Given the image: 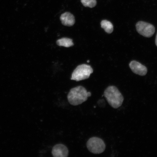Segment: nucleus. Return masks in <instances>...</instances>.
Returning a JSON list of instances; mask_svg holds the SVG:
<instances>
[{
  "mask_svg": "<svg viewBox=\"0 0 157 157\" xmlns=\"http://www.w3.org/2000/svg\"><path fill=\"white\" fill-rule=\"evenodd\" d=\"M91 95V93L87 92L85 88L83 86H78L70 90L67 98L71 105H78L87 101L88 98Z\"/></svg>",
  "mask_w": 157,
  "mask_h": 157,
  "instance_id": "nucleus-1",
  "label": "nucleus"
},
{
  "mask_svg": "<svg viewBox=\"0 0 157 157\" xmlns=\"http://www.w3.org/2000/svg\"><path fill=\"white\" fill-rule=\"evenodd\" d=\"M104 96L109 105L114 109L120 107L124 101L123 96L115 86H109L104 92Z\"/></svg>",
  "mask_w": 157,
  "mask_h": 157,
  "instance_id": "nucleus-2",
  "label": "nucleus"
},
{
  "mask_svg": "<svg viewBox=\"0 0 157 157\" xmlns=\"http://www.w3.org/2000/svg\"><path fill=\"white\" fill-rule=\"evenodd\" d=\"M93 72V69L90 66L86 64L80 65L74 70L71 79L76 81L87 79Z\"/></svg>",
  "mask_w": 157,
  "mask_h": 157,
  "instance_id": "nucleus-3",
  "label": "nucleus"
},
{
  "mask_svg": "<svg viewBox=\"0 0 157 157\" xmlns=\"http://www.w3.org/2000/svg\"><path fill=\"white\" fill-rule=\"evenodd\" d=\"M87 148L94 154H100L105 151V145L102 139L98 137H92L87 143Z\"/></svg>",
  "mask_w": 157,
  "mask_h": 157,
  "instance_id": "nucleus-4",
  "label": "nucleus"
},
{
  "mask_svg": "<svg viewBox=\"0 0 157 157\" xmlns=\"http://www.w3.org/2000/svg\"><path fill=\"white\" fill-rule=\"evenodd\" d=\"M136 27L137 32L147 38H150L155 32V28L154 25L144 21H139L136 23Z\"/></svg>",
  "mask_w": 157,
  "mask_h": 157,
  "instance_id": "nucleus-5",
  "label": "nucleus"
},
{
  "mask_svg": "<svg viewBox=\"0 0 157 157\" xmlns=\"http://www.w3.org/2000/svg\"><path fill=\"white\" fill-rule=\"evenodd\" d=\"M129 66L133 73L135 74L144 76L147 73V69L146 67L136 61L131 62Z\"/></svg>",
  "mask_w": 157,
  "mask_h": 157,
  "instance_id": "nucleus-6",
  "label": "nucleus"
},
{
  "mask_svg": "<svg viewBox=\"0 0 157 157\" xmlns=\"http://www.w3.org/2000/svg\"><path fill=\"white\" fill-rule=\"evenodd\" d=\"M68 149L65 145L58 144L53 147L52 154L54 157H67L68 155Z\"/></svg>",
  "mask_w": 157,
  "mask_h": 157,
  "instance_id": "nucleus-7",
  "label": "nucleus"
},
{
  "mask_svg": "<svg viewBox=\"0 0 157 157\" xmlns=\"http://www.w3.org/2000/svg\"><path fill=\"white\" fill-rule=\"evenodd\" d=\"M60 19L62 24L65 26H72L75 23V19L74 16L69 12L63 13L61 15Z\"/></svg>",
  "mask_w": 157,
  "mask_h": 157,
  "instance_id": "nucleus-8",
  "label": "nucleus"
},
{
  "mask_svg": "<svg viewBox=\"0 0 157 157\" xmlns=\"http://www.w3.org/2000/svg\"><path fill=\"white\" fill-rule=\"evenodd\" d=\"M57 44L60 46H63L66 48L74 46V43L71 39L67 38H62L57 41Z\"/></svg>",
  "mask_w": 157,
  "mask_h": 157,
  "instance_id": "nucleus-9",
  "label": "nucleus"
},
{
  "mask_svg": "<svg viewBox=\"0 0 157 157\" xmlns=\"http://www.w3.org/2000/svg\"><path fill=\"white\" fill-rule=\"evenodd\" d=\"M101 25L102 28L104 29L108 34H111L113 30V25L110 21L107 20H103L101 21Z\"/></svg>",
  "mask_w": 157,
  "mask_h": 157,
  "instance_id": "nucleus-10",
  "label": "nucleus"
},
{
  "mask_svg": "<svg viewBox=\"0 0 157 157\" xmlns=\"http://www.w3.org/2000/svg\"><path fill=\"white\" fill-rule=\"evenodd\" d=\"M81 2L85 7L93 8L97 5L96 0H81Z\"/></svg>",
  "mask_w": 157,
  "mask_h": 157,
  "instance_id": "nucleus-11",
  "label": "nucleus"
},
{
  "mask_svg": "<svg viewBox=\"0 0 157 157\" xmlns=\"http://www.w3.org/2000/svg\"><path fill=\"white\" fill-rule=\"evenodd\" d=\"M155 44H156V46H157V34L156 35V39H155Z\"/></svg>",
  "mask_w": 157,
  "mask_h": 157,
  "instance_id": "nucleus-12",
  "label": "nucleus"
},
{
  "mask_svg": "<svg viewBox=\"0 0 157 157\" xmlns=\"http://www.w3.org/2000/svg\"><path fill=\"white\" fill-rule=\"evenodd\" d=\"M89 62H89V60H88V61H87V62H88V63H89Z\"/></svg>",
  "mask_w": 157,
  "mask_h": 157,
  "instance_id": "nucleus-13",
  "label": "nucleus"
}]
</instances>
